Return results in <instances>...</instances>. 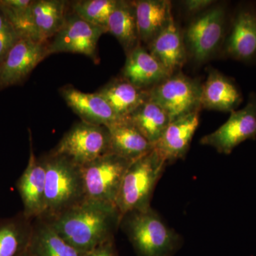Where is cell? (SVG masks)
<instances>
[{"mask_svg": "<svg viewBox=\"0 0 256 256\" xmlns=\"http://www.w3.org/2000/svg\"><path fill=\"white\" fill-rule=\"evenodd\" d=\"M121 220L116 205L86 198L56 218L44 222L72 246L88 252L114 239Z\"/></svg>", "mask_w": 256, "mask_h": 256, "instance_id": "6da1fadb", "label": "cell"}, {"mask_svg": "<svg viewBox=\"0 0 256 256\" xmlns=\"http://www.w3.org/2000/svg\"><path fill=\"white\" fill-rule=\"evenodd\" d=\"M46 168L45 204L40 220H50L86 198L80 166L50 152L41 158Z\"/></svg>", "mask_w": 256, "mask_h": 256, "instance_id": "7a4b0ae2", "label": "cell"}, {"mask_svg": "<svg viewBox=\"0 0 256 256\" xmlns=\"http://www.w3.org/2000/svg\"><path fill=\"white\" fill-rule=\"evenodd\" d=\"M166 162L156 150L133 161L124 174L116 205L121 216L150 208V201Z\"/></svg>", "mask_w": 256, "mask_h": 256, "instance_id": "3957f363", "label": "cell"}, {"mask_svg": "<svg viewBox=\"0 0 256 256\" xmlns=\"http://www.w3.org/2000/svg\"><path fill=\"white\" fill-rule=\"evenodd\" d=\"M120 226L138 256H168L180 239L151 207L122 216Z\"/></svg>", "mask_w": 256, "mask_h": 256, "instance_id": "277c9868", "label": "cell"}, {"mask_svg": "<svg viewBox=\"0 0 256 256\" xmlns=\"http://www.w3.org/2000/svg\"><path fill=\"white\" fill-rule=\"evenodd\" d=\"M227 10L215 4L196 15L182 32L188 56L198 64L205 63L224 46L226 37Z\"/></svg>", "mask_w": 256, "mask_h": 256, "instance_id": "5b68a950", "label": "cell"}, {"mask_svg": "<svg viewBox=\"0 0 256 256\" xmlns=\"http://www.w3.org/2000/svg\"><path fill=\"white\" fill-rule=\"evenodd\" d=\"M203 84L181 72L172 74L149 90V99L161 106L170 120L202 110Z\"/></svg>", "mask_w": 256, "mask_h": 256, "instance_id": "8992f818", "label": "cell"}, {"mask_svg": "<svg viewBox=\"0 0 256 256\" xmlns=\"http://www.w3.org/2000/svg\"><path fill=\"white\" fill-rule=\"evenodd\" d=\"M132 162L109 153L80 166L86 198L116 205L122 180Z\"/></svg>", "mask_w": 256, "mask_h": 256, "instance_id": "52a82bcc", "label": "cell"}, {"mask_svg": "<svg viewBox=\"0 0 256 256\" xmlns=\"http://www.w3.org/2000/svg\"><path fill=\"white\" fill-rule=\"evenodd\" d=\"M52 152L82 165L110 153V134L106 126L77 122L64 134Z\"/></svg>", "mask_w": 256, "mask_h": 256, "instance_id": "ba28073f", "label": "cell"}, {"mask_svg": "<svg viewBox=\"0 0 256 256\" xmlns=\"http://www.w3.org/2000/svg\"><path fill=\"white\" fill-rule=\"evenodd\" d=\"M107 32L105 28L87 22L70 9L63 26L48 42V55L79 54L98 63V43L100 36Z\"/></svg>", "mask_w": 256, "mask_h": 256, "instance_id": "9c48e42d", "label": "cell"}, {"mask_svg": "<svg viewBox=\"0 0 256 256\" xmlns=\"http://www.w3.org/2000/svg\"><path fill=\"white\" fill-rule=\"evenodd\" d=\"M230 114L225 124L202 138V144L212 146L220 154H229L240 143L256 139V92L249 95L245 107Z\"/></svg>", "mask_w": 256, "mask_h": 256, "instance_id": "30bf717a", "label": "cell"}, {"mask_svg": "<svg viewBox=\"0 0 256 256\" xmlns=\"http://www.w3.org/2000/svg\"><path fill=\"white\" fill-rule=\"evenodd\" d=\"M48 56V42L20 36L0 62V86H10L22 82Z\"/></svg>", "mask_w": 256, "mask_h": 256, "instance_id": "8fae6325", "label": "cell"}, {"mask_svg": "<svg viewBox=\"0 0 256 256\" xmlns=\"http://www.w3.org/2000/svg\"><path fill=\"white\" fill-rule=\"evenodd\" d=\"M30 140V159L16 186L24 205V215L34 220L41 218L44 210L46 168L42 158L35 156L31 133Z\"/></svg>", "mask_w": 256, "mask_h": 256, "instance_id": "7c38bea8", "label": "cell"}, {"mask_svg": "<svg viewBox=\"0 0 256 256\" xmlns=\"http://www.w3.org/2000/svg\"><path fill=\"white\" fill-rule=\"evenodd\" d=\"M224 53L234 60L256 58V9L244 6L234 15L224 44Z\"/></svg>", "mask_w": 256, "mask_h": 256, "instance_id": "4fadbf2b", "label": "cell"}, {"mask_svg": "<svg viewBox=\"0 0 256 256\" xmlns=\"http://www.w3.org/2000/svg\"><path fill=\"white\" fill-rule=\"evenodd\" d=\"M60 96L67 106L82 122L107 126L121 120L105 99L97 92H82L73 86L66 85L60 89Z\"/></svg>", "mask_w": 256, "mask_h": 256, "instance_id": "5bb4252c", "label": "cell"}, {"mask_svg": "<svg viewBox=\"0 0 256 256\" xmlns=\"http://www.w3.org/2000/svg\"><path fill=\"white\" fill-rule=\"evenodd\" d=\"M200 124V112H195L172 121L154 144V150L168 163L182 160Z\"/></svg>", "mask_w": 256, "mask_h": 256, "instance_id": "9a60e30c", "label": "cell"}, {"mask_svg": "<svg viewBox=\"0 0 256 256\" xmlns=\"http://www.w3.org/2000/svg\"><path fill=\"white\" fill-rule=\"evenodd\" d=\"M169 76L166 69L141 44L126 56L122 77L137 87L150 90Z\"/></svg>", "mask_w": 256, "mask_h": 256, "instance_id": "2e32d148", "label": "cell"}, {"mask_svg": "<svg viewBox=\"0 0 256 256\" xmlns=\"http://www.w3.org/2000/svg\"><path fill=\"white\" fill-rule=\"evenodd\" d=\"M242 101V92L233 79L216 69H208L206 82L202 85V109L230 112Z\"/></svg>", "mask_w": 256, "mask_h": 256, "instance_id": "e0dca14e", "label": "cell"}, {"mask_svg": "<svg viewBox=\"0 0 256 256\" xmlns=\"http://www.w3.org/2000/svg\"><path fill=\"white\" fill-rule=\"evenodd\" d=\"M170 76L180 72L188 58L182 32L172 20L168 26L146 46Z\"/></svg>", "mask_w": 256, "mask_h": 256, "instance_id": "ac0fdd59", "label": "cell"}, {"mask_svg": "<svg viewBox=\"0 0 256 256\" xmlns=\"http://www.w3.org/2000/svg\"><path fill=\"white\" fill-rule=\"evenodd\" d=\"M140 41L148 46L174 18L168 0L132 1Z\"/></svg>", "mask_w": 256, "mask_h": 256, "instance_id": "d6986e66", "label": "cell"}, {"mask_svg": "<svg viewBox=\"0 0 256 256\" xmlns=\"http://www.w3.org/2000/svg\"><path fill=\"white\" fill-rule=\"evenodd\" d=\"M96 92L121 119L126 118L149 99V90L137 87L122 76L112 79Z\"/></svg>", "mask_w": 256, "mask_h": 256, "instance_id": "ffe728a7", "label": "cell"}, {"mask_svg": "<svg viewBox=\"0 0 256 256\" xmlns=\"http://www.w3.org/2000/svg\"><path fill=\"white\" fill-rule=\"evenodd\" d=\"M110 134V153L134 161L154 150L142 133L127 119L107 126Z\"/></svg>", "mask_w": 256, "mask_h": 256, "instance_id": "44dd1931", "label": "cell"}, {"mask_svg": "<svg viewBox=\"0 0 256 256\" xmlns=\"http://www.w3.org/2000/svg\"><path fill=\"white\" fill-rule=\"evenodd\" d=\"M70 2L64 0H36L31 6V14L37 38L48 42L65 22Z\"/></svg>", "mask_w": 256, "mask_h": 256, "instance_id": "7402d4cb", "label": "cell"}, {"mask_svg": "<svg viewBox=\"0 0 256 256\" xmlns=\"http://www.w3.org/2000/svg\"><path fill=\"white\" fill-rule=\"evenodd\" d=\"M107 32L116 37L126 56L140 44L132 1L117 0L108 22Z\"/></svg>", "mask_w": 256, "mask_h": 256, "instance_id": "603a6c76", "label": "cell"}, {"mask_svg": "<svg viewBox=\"0 0 256 256\" xmlns=\"http://www.w3.org/2000/svg\"><path fill=\"white\" fill-rule=\"evenodd\" d=\"M34 220L22 214L0 220V256H23L30 248Z\"/></svg>", "mask_w": 256, "mask_h": 256, "instance_id": "cb8c5ba5", "label": "cell"}, {"mask_svg": "<svg viewBox=\"0 0 256 256\" xmlns=\"http://www.w3.org/2000/svg\"><path fill=\"white\" fill-rule=\"evenodd\" d=\"M28 250L36 256H86L66 242L54 229L40 218L34 220Z\"/></svg>", "mask_w": 256, "mask_h": 256, "instance_id": "d4e9b609", "label": "cell"}, {"mask_svg": "<svg viewBox=\"0 0 256 256\" xmlns=\"http://www.w3.org/2000/svg\"><path fill=\"white\" fill-rule=\"evenodd\" d=\"M126 118L154 146L171 122L164 109L150 99Z\"/></svg>", "mask_w": 256, "mask_h": 256, "instance_id": "484cf974", "label": "cell"}, {"mask_svg": "<svg viewBox=\"0 0 256 256\" xmlns=\"http://www.w3.org/2000/svg\"><path fill=\"white\" fill-rule=\"evenodd\" d=\"M117 0H78L70 2V9L87 22L107 30Z\"/></svg>", "mask_w": 256, "mask_h": 256, "instance_id": "4316f807", "label": "cell"}, {"mask_svg": "<svg viewBox=\"0 0 256 256\" xmlns=\"http://www.w3.org/2000/svg\"><path fill=\"white\" fill-rule=\"evenodd\" d=\"M20 37V35L13 26L0 32V62L4 60L5 56L8 54Z\"/></svg>", "mask_w": 256, "mask_h": 256, "instance_id": "83f0119b", "label": "cell"}, {"mask_svg": "<svg viewBox=\"0 0 256 256\" xmlns=\"http://www.w3.org/2000/svg\"><path fill=\"white\" fill-rule=\"evenodd\" d=\"M215 4L212 0H186L182 2L183 8L188 14L198 15Z\"/></svg>", "mask_w": 256, "mask_h": 256, "instance_id": "f1b7e54d", "label": "cell"}, {"mask_svg": "<svg viewBox=\"0 0 256 256\" xmlns=\"http://www.w3.org/2000/svg\"><path fill=\"white\" fill-rule=\"evenodd\" d=\"M86 256H118L114 238L102 242L88 252Z\"/></svg>", "mask_w": 256, "mask_h": 256, "instance_id": "f546056e", "label": "cell"}, {"mask_svg": "<svg viewBox=\"0 0 256 256\" xmlns=\"http://www.w3.org/2000/svg\"><path fill=\"white\" fill-rule=\"evenodd\" d=\"M33 1L31 0H4L0 1V4L14 9H24L30 8Z\"/></svg>", "mask_w": 256, "mask_h": 256, "instance_id": "4dcf8cb0", "label": "cell"}, {"mask_svg": "<svg viewBox=\"0 0 256 256\" xmlns=\"http://www.w3.org/2000/svg\"><path fill=\"white\" fill-rule=\"evenodd\" d=\"M23 256H35L34 254H33V252H30V250H28V252H25L24 255Z\"/></svg>", "mask_w": 256, "mask_h": 256, "instance_id": "1f68e13d", "label": "cell"}]
</instances>
